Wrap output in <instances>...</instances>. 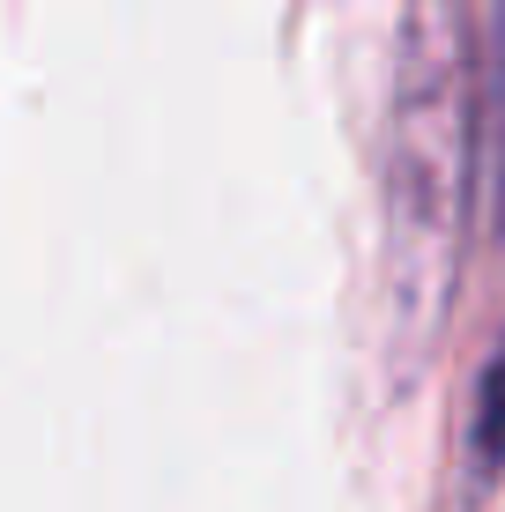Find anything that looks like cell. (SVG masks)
<instances>
[{
  "label": "cell",
  "mask_w": 505,
  "mask_h": 512,
  "mask_svg": "<svg viewBox=\"0 0 505 512\" xmlns=\"http://www.w3.org/2000/svg\"><path fill=\"white\" fill-rule=\"evenodd\" d=\"M483 193V30L468 0H402L387 82V238L416 320L446 305Z\"/></svg>",
  "instance_id": "1"
},
{
  "label": "cell",
  "mask_w": 505,
  "mask_h": 512,
  "mask_svg": "<svg viewBox=\"0 0 505 512\" xmlns=\"http://www.w3.org/2000/svg\"><path fill=\"white\" fill-rule=\"evenodd\" d=\"M483 216L505 231V0L483 23Z\"/></svg>",
  "instance_id": "2"
},
{
  "label": "cell",
  "mask_w": 505,
  "mask_h": 512,
  "mask_svg": "<svg viewBox=\"0 0 505 512\" xmlns=\"http://www.w3.org/2000/svg\"><path fill=\"white\" fill-rule=\"evenodd\" d=\"M468 438H476V461H483V468H505V349L483 364L476 423H468Z\"/></svg>",
  "instance_id": "3"
}]
</instances>
